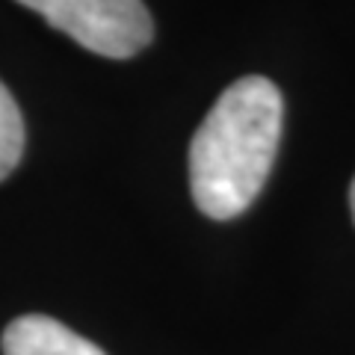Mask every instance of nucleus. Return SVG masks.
<instances>
[{
  "label": "nucleus",
  "mask_w": 355,
  "mask_h": 355,
  "mask_svg": "<svg viewBox=\"0 0 355 355\" xmlns=\"http://www.w3.org/2000/svg\"><path fill=\"white\" fill-rule=\"evenodd\" d=\"M284 101L266 77H240L190 142V190L210 219H234L263 190L282 142Z\"/></svg>",
  "instance_id": "1"
},
{
  "label": "nucleus",
  "mask_w": 355,
  "mask_h": 355,
  "mask_svg": "<svg viewBox=\"0 0 355 355\" xmlns=\"http://www.w3.org/2000/svg\"><path fill=\"white\" fill-rule=\"evenodd\" d=\"M86 51L128 60L151 44L154 21L142 0H18Z\"/></svg>",
  "instance_id": "2"
},
{
  "label": "nucleus",
  "mask_w": 355,
  "mask_h": 355,
  "mask_svg": "<svg viewBox=\"0 0 355 355\" xmlns=\"http://www.w3.org/2000/svg\"><path fill=\"white\" fill-rule=\"evenodd\" d=\"M3 355H107L60 320L44 314L18 317L3 331Z\"/></svg>",
  "instance_id": "3"
},
{
  "label": "nucleus",
  "mask_w": 355,
  "mask_h": 355,
  "mask_svg": "<svg viewBox=\"0 0 355 355\" xmlns=\"http://www.w3.org/2000/svg\"><path fill=\"white\" fill-rule=\"evenodd\" d=\"M24 154V119L12 92L0 83V181L12 175Z\"/></svg>",
  "instance_id": "4"
},
{
  "label": "nucleus",
  "mask_w": 355,
  "mask_h": 355,
  "mask_svg": "<svg viewBox=\"0 0 355 355\" xmlns=\"http://www.w3.org/2000/svg\"><path fill=\"white\" fill-rule=\"evenodd\" d=\"M349 207H352V219H355V178H352V187H349Z\"/></svg>",
  "instance_id": "5"
}]
</instances>
